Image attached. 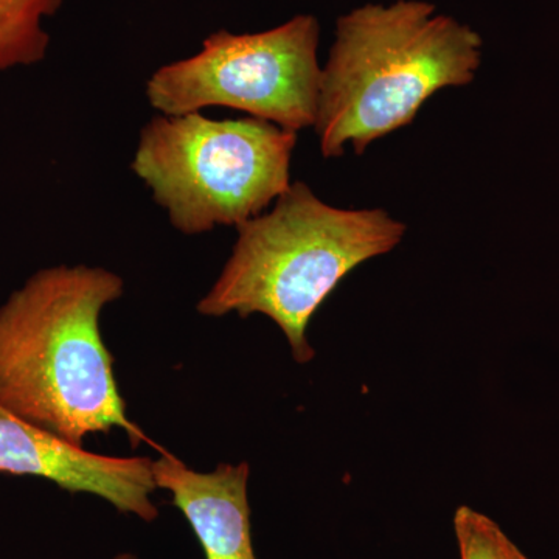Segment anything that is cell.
Listing matches in <instances>:
<instances>
[{"label":"cell","mask_w":559,"mask_h":559,"mask_svg":"<svg viewBox=\"0 0 559 559\" xmlns=\"http://www.w3.org/2000/svg\"><path fill=\"white\" fill-rule=\"evenodd\" d=\"M123 290L119 275L84 264L47 267L14 290L0 307V406L79 447L114 428L154 444L128 418L102 337V312Z\"/></svg>","instance_id":"1"},{"label":"cell","mask_w":559,"mask_h":559,"mask_svg":"<svg viewBox=\"0 0 559 559\" xmlns=\"http://www.w3.org/2000/svg\"><path fill=\"white\" fill-rule=\"evenodd\" d=\"M481 62V38L423 0L360 7L340 17L320 76V153L362 154L407 127L432 95L468 86Z\"/></svg>","instance_id":"2"},{"label":"cell","mask_w":559,"mask_h":559,"mask_svg":"<svg viewBox=\"0 0 559 559\" xmlns=\"http://www.w3.org/2000/svg\"><path fill=\"white\" fill-rule=\"evenodd\" d=\"M406 230L385 210L333 207L307 183H290L270 212L238 224L230 259L198 312L266 316L294 359L310 362L307 330L323 301L359 264L399 248Z\"/></svg>","instance_id":"3"},{"label":"cell","mask_w":559,"mask_h":559,"mask_svg":"<svg viewBox=\"0 0 559 559\" xmlns=\"http://www.w3.org/2000/svg\"><path fill=\"white\" fill-rule=\"evenodd\" d=\"M297 132L248 117L160 116L140 132L132 171L180 234L201 235L266 212L290 186Z\"/></svg>","instance_id":"4"},{"label":"cell","mask_w":559,"mask_h":559,"mask_svg":"<svg viewBox=\"0 0 559 559\" xmlns=\"http://www.w3.org/2000/svg\"><path fill=\"white\" fill-rule=\"evenodd\" d=\"M319 22L300 14L253 35L213 33L194 57L150 76L146 98L162 116L223 106L286 131L316 127L320 69Z\"/></svg>","instance_id":"5"},{"label":"cell","mask_w":559,"mask_h":559,"mask_svg":"<svg viewBox=\"0 0 559 559\" xmlns=\"http://www.w3.org/2000/svg\"><path fill=\"white\" fill-rule=\"evenodd\" d=\"M154 460L94 454L0 406V474L53 481L69 492H87L143 522L159 518L151 496Z\"/></svg>","instance_id":"6"},{"label":"cell","mask_w":559,"mask_h":559,"mask_svg":"<svg viewBox=\"0 0 559 559\" xmlns=\"http://www.w3.org/2000/svg\"><path fill=\"white\" fill-rule=\"evenodd\" d=\"M157 488L189 521L207 559H259L250 525L248 462L221 463L212 473L190 469L168 451L153 463Z\"/></svg>","instance_id":"7"},{"label":"cell","mask_w":559,"mask_h":559,"mask_svg":"<svg viewBox=\"0 0 559 559\" xmlns=\"http://www.w3.org/2000/svg\"><path fill=\"white\" fill-rule=\"evenodd\" d=\"M61 5L62 0H0V73L46 58L50 36L43 22Z\"/></svg>","instance_id":"8"},{"label":"cell","mask_w":559,"mask_h":559,"mask_svg":"<svg viewBox=\"0 0 559 559\" xmlns=\"http://www.w3.org/2000/svg\"><path fill=\"white\" fill-rule=\"evenodd\" d=\"M454 533L460 559H518L521 550L487 514L459 507L454 513Z\"/></svg>","instance_id":"9"},{"label":"cell","mask_w":559,"mask_h":559,"mask_svg":"<svg viewBox=\"0 0 559 559\" xmlns=\"http://www.w3.org/2000/svg\"><path fill=\"white\" fill-rule=\"evenodd\" d=\"M114 559H139V558L135 557L134 554H128V551H124V554L117 555V557Z\"/></svg>","instance_id":"10"},{"label":"cell","mask_w":559,"mask_h":559,"mask_svg":"<svg viewBox=\"0 0 559 559\" xmlns=\"http://www.w3.org/2000/svg\"><path fill=\"white\" fill-rule=\"evenodd\" d=\"M518 559H528V558H527V557H525V555H524V554H522V551H521L520 558H518Z\"/></svg>","instance_id":"11"}]
</instances>
